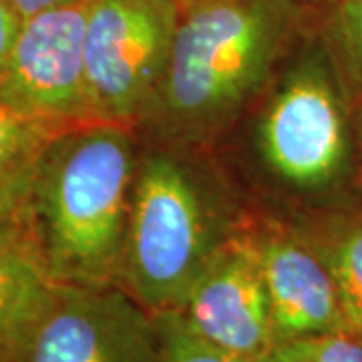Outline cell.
Wrapping results in <instances>:
<instances>
[{"instance_id":"obj_1","label":"cell","mask_w":362,"mask_h":362,"mask_svg":"<svg viewBox=\"0 0 362 362\" xmlns=\"http://www.w3.org/2000/svg\"><path fill=\"white\" fill-rule=\"evenodd\" d=\"M135 127L85 121L47 143L18 226L59 286H119L141 149Z\"/></svg>"},{"instance_id":"obj_2","label":"cell","mask_w":362,"mask_h":362,"mask_svg":"<svg viewBox=\"0 0 362 362\" xmlns=\"http://www.w3.org/2000/svg\"><path fill=\"white\" fill-rule=\"evenodd\" d=\"M298 25L294 0H180L168 75L147 123L163 141L211 139L272 85Z\"/></svg>"},{"instance_id":"obj_3","label":"cell","mask_w":362,"mask_h":362,"mask_svg":"<svg viewBox=\"0 0 362 362\" xmlns=\"http://www.w3.org/2000/svg\"><path fill=\"white\" fill-rule=\"evenodd\" d=\"M165 141L139 153L119 288L149 314L181 310L235 223L211 177Z\"/></svg>"},{"instance_id":"obj_4","label":"cell","mask_w":362,"mask_h":362,"mask_svg":"<svg viewBox=\"0 0 362 362\" xmlns=\"http://www.w3.org/2000/svg\"><path fill=\"white\" fill-rule=\"evenodd\" d=\"M272 81L258 123L262 163L292 192L322 194L352 165L354 119L324 40L298 51Z\"/></svg>"},{"instance_id":"obj_5","label":"cell","mask_w":362,"mask_h":362,"mask_svg":"<svg viewBox=\"0 0 362 362\" xmlns=\"http://www.w3.org/2000/svg\"><path fill=\"white\" fill-rule=\"evenodd\" d=\"M180 0H89L85 81L93 121L137 127L168 75Z\"/></svg>"},{"instance_id":"obj_6","label":"cell","mask_w":362,"mask_h":362,"mask_svg":"<svg viewBox=\"0 0 362 362\" xmlns=\"http://www.w3.org/2000/svg\"><path fill=\"white\" fill-rule=\"evenodd\" d=\"M89 0L25 18L0 73V101L54 127L93 121L85 81Z\"/></svg>"},{"instance_id":"obj_7","label":"cell","mask_w":362,"mask_h":362,"mask_svg":"<svg viewBox=\"0 0 362 362\" xmlns=\"http://www.w3.org/2000/svg\"><path fill=\"white\" fill-rule=\"evenodd\" d=\"M18 362H161L156 318L119 286H59Z\"/></svg>"},{"instance_id":"obj_8","label":"cell","mask_w":362,"mask_h":362,"mask_svg":"<svg viewBox=\"0 0 362 362\" xmlns=\"http://www.w3.org/2000/svg\"><path fill=\"white\" fill-rule=\"evenodd\" d=\"M180 312L199 337L252 361L276 344L254 228L240 226L218 250Z\"/></svg>"},{"instance_id":"obj_9","label":"cell","mask_w":362,"mask_h":362,"mask_svg":"<svg viewBox=\"0 0 362 362\" xmlns=\"http://www.w3.org/2000/svg\"><path fill=\"white\" fill-rule=\"evenodd\" d=\"M276 342L350 330L338 288L308 233L282 223L254 228Z\"/></svg>"},{"instance_id":"obj_10","label":"cell","mask_w":362,"mask_h":362,"mask_svg":"<svg viewBox=\"0 0 362 362\" xmlns=\"http://www.w3.org/2000/svg\"><path fill=\"white\" fill-rule=\"evenodd\" d=\"M59 284L18 223L0 220V362H18Z\"/></svg>"},{"instance_id":"obj_11","label":"cell","mask_w":362,"mask_h":362,"mask_svg":"<svg viewBox=\"0 0 362 362\" xmlns=\"http://www.w3.org/2000/svg\"><path fill=\"white\" fill-rule=\"evenodd\" d=\"M59 131L0 101V220L18 221L40 156Z\"/></svg>"},{"instance_id":"obj_12","label":"cell","mask_w":362,"mask_h":362,"mask_svg":"<svg viewBox=\"0 0 362 362\" xmlns=\"http://www.w3.org/2000/svg\"><path fill=\"white\" fill-rule=\"evenodd\" d=\"M308 235L332 272L350 330L362 337V211L334 218Z\"/></svg>"},{"instance_id":"obj_13","label":"cell","mask_w":362,"mask_h":362,"mask_svg":"<svg viewBox=\"0 0 362 362\" xmlns=\"http://www.w3.org/2000/svg\"><path fill=\"white\" fill-rule=\"evenodd\" d=\"M322 40L350 107L362 101V0H332Z\"/></svg>"},{"instance_id":"obj_14","label":"cell","mask_w":362,"mask_h":362,"mask_svg":"<svg viewBox=\"0 0 362 362\" xmlns=\"http://www.w3.org/2000/svg\"><path fill=\"white\" fill-rule=\"evenodd\" d=\"M161 362H256L199 337L180 310L156 314Z\"/></svg>"},{"instance_id":"obj_15","label":"cell","mask_w":362,"mask_h":362,"mask_svg":"<svg viewBox=\"0 0 362 362\" xmlns=\"http://www.w3.org/2000/svg\"><path fill=\"white\" fill-rule=\"evenodd\" d=\"M256 362H362V337L342 330L282 340Z\"/></svg>"},{"instance_id":"obj_16","label":"cell","mask_w":362,"mask_h":362,"mask_svg":"<svg viewBox=\"0 0 362 362\" xmlns=\"http://www.w3.org/2000/svg\"><path fill=\"white\" fill-rule=\"evenodd\" d=\"M23 23H25L23 14L18 13L8 0H0V73L11 57Z\"/></svg>"},{"instance_id":"obj_17","label":"cell","mask_w":362,"mask_h":362,"mask_svg":"<svg viewBox=\"0 0 362 362\" xmlns=\"http://www.w3.org/2000/svg\"><path fill=\"white\" fill-rule=\"evenodd\" d=\"M18 13L23 14V18H28L33 14L45 13L51 8H59V6H66L73 2H81V0H8Z\"/></svg>"},{"instance_id":"obj_18","label":"cell","mask_w":362,"mask_h":362,"mask_svg":"<svg viewBox=\"0 0 362 362\" xmlns=\"http://www.w3.org/2000/svg\"><path fill=\"white\" fill-rule=\"evenodd\" d=\"M352 119H354V131L358 133V139L362 143V101L352 111Z\"/></svg>"},{"instance_id":"obj_19","label":"cell","mask_w":362,"mask_h":362,"mask_svg":"<svg viewBox=\"0 0 362 362\" xmlns=\"http://www.w3.org/2000/svg\"><path fill=\"white\" fill-rule=\"evenodd\" d=\"M312 2H328V4H330L332 0H312Z\"/></svg>"}]
</instances>
